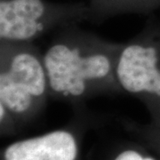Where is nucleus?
<instances>
[{"mask_svg": "<svg viewBox=\"0 0 160 160\" xmlns=\"http://www.w3.org/2000/svg\"><path fill=\"white\" fill-rule=\"evenodd\" d=\"M120 44L79 25L54 32L42 51L50 100L69 103L77 111L92 98L123 94L116 76Z\"/></svg>", "mask_w": 160, "mask_h": 160, "instance_id": "1", "label": "nucleus"}, {"mask_svg": "<svg viewBox=\"0 0 160 160\" xmlns=\"http://www.w3.org/2000/svg\"><path fill=\"white\" fill-rule=\"evenodd\" d=\"M50 100L43 53L35 43L0 42L1 134L34 121Z\"/></svg>", "mask_w": 160, "mask_h": 160, "instance_id": "2", "label": "nucleus"}, {"mask_svg": "<svg viewBox=\"0 0 160 160\" xmlns=\"http://www.w3.org/2000/svg\"><path fill=\"white\" fill-rule=\"evenodd\" d=\"M116 76L124 93L138 99L160 126V20L149 18L132 38L120 44Z\"/></svg>", "mask_w": 160, "mask_h": 160, "instance_id": "3", "label": "nucleus"}, {"mask_svg": "<svg viewBox=\"0 0 160 160\" xmlns=\"http://www.w3.org/2000/svg\"><path fill=\"white\" fill-rule=\"evenodd\" d=\"M89 21L88 4L0 0V42L35 43L46 35Z\"/></svg>", "mask_w": 160, "mask_h": 160, "instance_id": "4", "label": "nucleus"}, {"mask_svg": "<svg viewBox=\"0 0 160 160\" xmlns=\"http://www.w3.org/2000/svg\"><path fill=\"white\" fill-rule=\"evenodd\" d=\"M76 112L77 121L69 126L8 144L0 160H81L82 125L87 116L85 109Z\"/></svg>", "mask_w": 160, "mask_h": 160, "instance_id": "5", "label": "nucleus"}, {"mask_svg": "<svg viewBox=\"0 0 160 160\" xmlns=\"http://www.w3.org/2000/svg\"><path fill=\"white\" fill-rule=\"evenodd\" d=\"M88 7V22L100 24L121 14H150L159 9L160 0H89Z\"/></svg>", "mask_w": 160, "mask_h": 160, "instance_id": "6", "label": "nucleus"}, {"mask_svg": "<svg viewBox=\"0 0 160 160\" xmlns=\"http://www.w3.org/2000/svg\"><path fill=\"white\" fill-rule=\"evenodd\" d=\"M121 125L140 142L160 157V126L149 123L142 125L132 120L122 119Z\"/></svg>", "mask_w": 160, "mask_h": 160, "instance_id": "7", "label": "nucleus"}, {"mask_svg": "<svg viewBox=\"0 0 160 160\" xmlns=\"http://www.w3.org/2000/svg\"><path fill=\"white\" fill-rule=\"evenodd\" d=\"M151 149L144 143L125 142L116 147L109 154L107 160H160L158 154H152Z\"/></svg>", "mask_w": 160, "mask_h": 160, "instance_id": "8", "label": "nucleus"}]
</instances>
